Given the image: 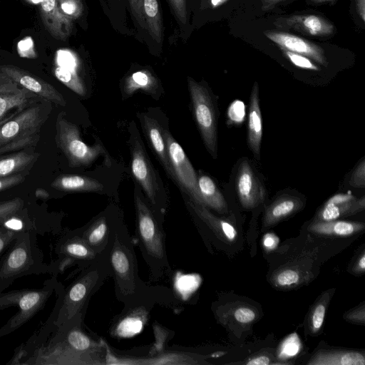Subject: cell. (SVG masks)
I'll list each match as a JSON object with an SVG mask.
<instances>
[{"label": "cell", "mask_w": 365, "mask_h": 365, "mask_svg": "<svg viewBox=\"0 0 365 365\" xmlns=\"http://www.w3.org/2000/svg\"><path fill=\"white\" fill-rule=\"evenodd\" d=\"M18 234V232L11 231L0 225V257H2L11 246Z\"/></svg>", "instance_id": "60d3db41"}, {"label": "cell", "mask_w": 365, "mask_h": 365, "mask_svg": "<svg viewBox=\"0 0 365 365\" xmlns=\"http://www.w3.org/2000/svg\"><path fill=\"white\" fill-rule=\"evenodd\" d=\"M40 11L47 31L58 40H66L72 31L73 21L62 13L58 0H43Z\"/></svg>", "instance_id": "44dd1931"}, {"label": "cell", "mask_w": 365, "mask_h": 365, "mask_svg": "<svg viewBox=\"0 0 365 365\" xmlns=\"http://www.w3.org/2000/svg\"><path fill=\"white\" fill-rule=\"evenodd\" d=\"M115 223L102 215L77 230L84 241L97 254L104 255L109 247Z\"/></svg>", "instance_id": "7402d4cb"}, {"label": "cell", "mask_w": 365, "mask_h": 365, "mask_svg": "<svg viewBox=\"0 0 365 365\" xmlns=\"http://www.w3.org/2000/svg\"><path fill=\"white\" fill-rule=\"evenodd\" d=\"M363 223L342 220L317 221L310 225L309 230L312 232L327 236H349L361 231Z\"/></svg>", "instance_id": "484cf974"}, {"label": "cell", "mask_w": 365, "mask_h": 365, "mask_svg": "<svg viewBox=\"0 0 365 365\" xmlns=\"http://www.w3.org/2000/svg\"><path fill=\"white\" fill-rule=\"evenodd\" d=\"M279 242L278 237L272 233H267L263 237V246L268 250L274 249Z\"/></svg>", "instance_id": "c3c4849f"}, {"label": "cell", "mask_w": 365, "mask_h": 365, "mask_svg": "<svg viewBox=\"0 0 365 365\" xmlns=\"http://www.w3.org/2000/svg\"><path fill=\"white\" fill-rule=\"evenodd\" d=\"M302 347L301 341L297 334L294 333L286 338L281 344L278 356L282 360L296 356Z\"/></svg>", "instance_id": "e575fe53"}, {"label": "cell", "mask_w": 365, "mask_h": 365, "mask_svg": "<svg viewBox=\"0 0 365 365\" xmlns=\"http://www.w3.org/2000/svg\"><path fill=\"white\" fill-rule=\"evenodd\" d=\"M27 1L33 4H41L43 0H27Z\"/></svg>", "instance_id": "9f6ffc18"}, {"label": "cell", "mask_w": 365, "mask_h": 365, "mask_svg": "<svg viewBox=\"0 0 365 365\" xmlns=\"http://www.w3.org/2000/svg\"><path fill=\"white\" fill-rule=\"evenodd\" d=\"M50 102L40 101L0 125V155L34 146L50 113Z\"/></svg>", "instance_id": "8992f818"}, {"label": "cell", "mask_w": 365, "mask_h": 365, "mask_svg": "<svg viewBox=\"0 0 365 365\" xmlns=\"http://www.w3.org/2000/svg\"><path fill=\"white\" fill-rule=\"evenodd\" d=\"M300 201L292 197L279 199L266 210L264 225H272L295 212L300 206Z\"/></svg>", "instance_id": "d6a6232c"}, {"label": "cell", "mask_w": 365, "mask_h": 365, "mask_svg": "<svg viewBox=\"0 0 365 365\" xmlns=\"http://www.w3.org/2000/svg\"><path fill=\"white\" fill-rule=\"evenodd\" d=\"M140 120L145 133L156 155L170 178L173 173L170 163L166 143L163 137V128L153 118L140 114Z\"/></svg>", "instance_id": "603a6c76"}, {"label": "cell", "mask_w": 365, "mask_h": 365, "mask_svg": "<svg viewBox=\"0 0 365 365\" xmlns=\"http://www.w3.org/2000/svg\"><path fill=\"white\" fill-rule=\"evenodd\" d=\"M364 196L357 199L348 193L336 194L330 197L317 215V221H330L356 214L364 209Z\"/></svg>", "instance_id": "ffe728a7"}, {"label": "cell", "mask_w": 365, "mask_h": 365, "mask_svg": "<svg viewBox=\"0 0 365 365\" xmlns=\"http://www.w3.org/2000/svg\"><path fill=\"white\" fill-rule=\"evenodd\" d=\"M41 101L0 72V125Z\"/></svg>", "instance_id": "7c38bea8"}, {"label": "cell", "mask_w": 365, "mask_h": 365, "mask_svg": "<svg viewBox=\"0 0 365 365\" xmlns=\"http://www.w3.org/2000/svg\"><path fill=\"white\" fill-rule=\"evenodd\" d=\"M131 170L135 180L154 207L159 206L158 197L160 185L154 168L138 139L133 140L131 148Z\"/></svg>", "instance_id": "4fadbf2b"}, {"label": "cell", "mask_w": 365, "mask_h": 365, "mask_svg": "<svg viewBox=\"0 0 365 365\" xmlns=\"http://www.w3.org/2000/svg\"><path fill=\"white\" fill-rule=\"evenodd\" d=\"M284 55L294 66L307 70L319 71L320 68L309 58L286 49L280 48Z\"/></svg>", "instance_id": "74e56055"}, {"label": "cell", "mask_w": 365, "mask_h": 365, "mask_svg": "<svg viewBox=\"0 0 365 365\" xmlns=\"http://www.w3.org/2000/svg\"><path fill=\"white\" fill-rule=\"evenodd\" d=\"M262 137V121L259 107V86L255 83L250 98L248 143L256 158H259Z\"/></svg>", "instance_id": "cb8c5ba5"}, {"label": "cell", "mask_w": 365, "mask_h": 365, "mask_svg": "<svg viewBox=\"0 0 365 365\" xmlns=\"http://www.w3.org/2000/svg\"><path fill=\"white\" fill-rule=\"evenodd\" d=\"M314 365H364V356L356 351H330L317 354L308 363Z\"/></svg>", "instance_id": "f546056e"}, {"label": "cell", "mask_w": 365, "mask_h": 365, "mask_svg": "<svg viewBox=\"0 0 365 365\" xmlns=\"http://www.w3.org/2000/svg\"><path fill=\"white\" fill-rule=\"evenodd\" d=\"M35 195L36 197L43 200L48 199L49 197V193L48 192V191L43 188L36 189L35 192Z\"/></svg>", "instance_id": "f5cc1de1"}, {"label": "cell", "mask_w": 365, "mask_h": 365, "mask_svg": "<svg viewBox=\"0 0 365 365\" xmlns=\"http://www.w3.org/2000/svg\"><path fill=\"white\" fill-rule=\"evenodd\" d=\"M134 240L123 223L115 222L107 250L117 299L125 307L157 298V288L143 282L138 276Z\"/></svg>", "instance_id": "7a4b0ae2"}, {"label": "cell", "mask_w": 365, "mask_h": 365, "mask_svg": "<svg viewBox=\"0 0 365 365\" xmlns=\"http://www.w3.org/2000/svg\"><path fill=\"white\" fill-rule=\"evenodd\" d=\"M0 225L15 232H33L36 235H60L63 229L56 220L41 217L26 207L4 219Z\"/></svg>", "instance_id": "9a60e30c"}, {"label": "cell", "mask_w": 365, "mask_h": 365, "mask_svg": "<svg viewBox=\"0 0 365 365\" xmlns=\"http://www.w3.org/2000/svg\"><path fill=\"white\" fill-rule=\"evenodd\" d=\"M17 52L21 58H34L36 57L34 43L31 36H26L18 42Z\"/></svg>", "instance_id": "ab89813d"}, {"label": "cell", "mask_w": 365, "mask_h": 365, "mask_svg": "<svg viewBox=\"0 0 365 365\" xmlns=\"http://www.w3.org/2000/svg\"><path fill=\"white\" fill-rule=\"evenodd\" d=\"M188 88L195 122L208 151L217 156V118L214 105L207 90L191 78Z\"/></svg>", "instance_id": "30bf717a"}, {"label": "cell", "mask_w": 365, "mask_h": 365, "mask_svg": "<svg viewBox=\"0 0 365 365\" xmlns=\"http://www.w3.org/2000/svg\"><path fill=\"white\" fill-rule=\"evenodd\" d=\"M357 269L359 271H364L365 269V255L364 254H362L361 257H360L358 263H357Z\"/></svg>", "instance_id": "db71d44e"}, {"label": "cell", "mask_w": 365, "mask_h": 365, "mask_svg": "<svg viewBox=\"0 0 365 365\" xmlns=\"http://www.w3.org/2000/svg\"><path fill=\"white\" fill-rule=\"evenodd\" d=\"M57 277L51 276L38 289H14L0 292V310L16 307L18 312L0 328V337L14 332L43 309L55 292Z\"/></svg>", "instance_id": "52a82bcc"}, {"label": "cell", "mask_w": 365, "mask_h": 365, "mask_svg": "<svg viewBox=\"0 0 365 365\" xmlns=\"http://www.w3.org/2000/svg\"><path fill=\"white\" fill-rule=\"evenodd\" d=\"M299 280V274L290 268L281 271L275 277V282L281 287H289L297 284Z\"/></svg>", "instance_id": "f35d334b"}, {"label": "cell", "mask_w": 365, "mask_h": 365, "mask_svg": "<svg viewBox=\"0 0 365 365\" xmlns=\"http://www.w3.org/2000/svg\"><path fill=\"white\" fill-rule=\"evenodd\" d=\"M236 188L240 201L245 208H253L264 199L263 187L247 160L243 161L239 167Z\"/></svg>", "instance_id": "d6986e66"}, {"label": "cell", "mask_w": 365, "mask_h": 365, "mask_svg": "<svg viewBox=\"0 0 365 365\" xmlns=\"http://www.w3.org/2000/svg\"><path fill=\"white\" fill-rule=\"evenodd\" d=\"M197 185L202 205L220 213L227 212V207L224 196L211 178L205 175L200 176L197 178Z\"/></svg>", "instance_id": "83f0119b"}, {"label": "cell", "mask_w": 365, "mask_h": 365, "mask_svg": "<svg viewBox=\"0 0 365 365\" xmlns=\"http://www.w3.org/2000/svg\"><path fill=\"white\" fill-rule=\"evenodd\" d=\"M153 301H145L131 306L125 307L123 311L110 329V334L115 337H129L138 333L148 319Z\"/></svg>", "instance_id": "e0dca14e"}, {"label": "cell", "mask_w": 365, "mask_h": 365, "mask_svg": "<svg viewBox=\"0 0 365 365\" xmlns=\"http://www.w3.org/2000/svg\"><path fill=\"white\" fill-rule=\"evenodd\" d=\"M158 86L156 78L150 71L143 70L135 72L125 78L123 91L127 96L132 95L138 90L155 94Z\"/></svg>", "instance_id": "4dcf8cb0"}, {"label": "cell", "mask_w": 365, "mask_h": 365, "mask_svg": "<svg viewBox=\"0 0 365 365\" xmlns=\"http://www.w3.org/2000/svg\"><path fill=\"white\" fill-rule=\"evenodd\" d=\"M62 13L72 21L79 18L83 10L81 0H58Z\"/></svg>", "instance_id": "8d00e7d4"}, {"label": "cell", "mask_w": 365, "mask_h": 365, "mask_svg": "<svg viewBox=\"0 0 365 365\" xmlns=\"http://www.w3.org/2000/svg\"><path fill=\"white\" fill-rule=\"evenodd\" d=\"M173 178L193 202L202 205L197 174L180 145L169 130L163 129Z\"/></svg>", "instance_id": "8fae6325"}, {"label": "cell", "mask_w": 365, "mask_h": 365, "mask_svg": "<svg viewBox=\"0 0 365 365\" xmlns=\"http://www.w3.org/2000/svg\"><path fill=\"white\" fill-rule=\"evenodd\" d=\"M326 307L324 304H318L312 313L311 326L313 331H319L323 325Z\"/></svg>", "instance_id": "ee69618b"}, {"label": "cell", "mask_w": 365, "mask_h": 365, "mask_svg": "<svg viewBox=\"0 0 365 365\" xmlns=\"http://www.w3.org/2000/svg\"><path fill=\"white\" fill-rule=\"evenodd\" d=\"M264 34L279 48L303 55L324 66H328L324 50L308 40L283 31H265Z\"/></svg>", "instance_id": "2e32d148"}, {"label": "cell", "mask_w": 365, "mask_h": 365, "mask_svg": "<svg viewBox=\"0 0 365 365\" xmlns=\"http://www.w3.org/2000/svg\"><path fill=\"white\" fill-rule=\"evenodd\" d=\"M147 31L158 43L163 40V25L158 0H142Z\"/></svg>", "instance_id": "1f68e13d"}, {"label": "cell", "mask_w": 365, "mask_h": 365, "mask_svg": "<svg viewBox=\"0 0 365 365\" xmlns=\"http://www.w3.org/2000/svg\"><path fill=\"white\" fill-rule=\"evenodd\" d=\"M56 190L65 192H101L102 183L97 180L81 175H62L51 183Z\"/></svg>", "instance_id": "4316f807"}, {"label": "cell", "mask_w": 365, "mask_h": 365, "mask_svg": "<svg viewBox=\"0 0 365 365\" xmlns=\"http://www.w3.org/2000/svg\"><path fill=\"white\" fill-rule=\"evenodd\" d=\"M332 1V0H311V1H312L314 3H324V2H327V1Z\"/></svg>", "instance_id": "6f0895ef"}, {"label": "cell", "mask_w": 365, "mask_h": 365, "mask_svg": "<svg viewBox=\"0 0 365 365\" xmlns=\"http://www.w3.org/2000/svg\"><path fill=\"white\" fill-rule=\"evenodd\" d=\"M39 156L36 153L20 151L0 157V178L22 173L30 169Z\"/></svg>", "instance_id": "f1b7e54d"}, {"label": "cell", "mask_w": 365, "mask_h": 365, "mask_svg": "<svg viewBox=\"0 0 365 365\" xmlns=\"http://www.w3.org/2000/svg\"><path fill=\"white\" fill-rule=\"evenodd\" d=\"M132 13L139 25L147 30L142 0H128Z\"/></svg>", "instance_id": "f6af8a7d"}, {"label": "cell", "mask_w": 365, "mask_h": 365, "mask_svg": "<svg viewBox=\"0 0 365 365\" xmlns=\"http://www.w3.org/2000/svg\"><path fill=\"white\" fill-rule=\"evenodd\" d=\"M187 204L197 217L218 237L228 241L235 240L237 232L230 223L217 217L207 210V207L199 205L190 199Z\"/></svg>", "instance_id": "d4e9b609"}, {"label": "cell", "mask_w": 365, "mask_h": 365, "mask_svg": "<svg viewBox=\"0 0 365 365\" xmlns=\"http://www.w3.org/2000/svg\"><path fill=\"white\" fill-rule=\"evenodd\" d=\"M273 24L281 29H292L306 35L327 36L333 34L331 22L321 16L314 14L292 15L277 19Z\"/></svg>", "instance_id": "ac0fdd59"}, {"label": "cell", "mask_w": 365, "mask_h": 365, "mask_svg": "<svg viewBox=\"0 0 365 365\" xmlns=\"http://www.w3.org/2000/svg\"><path fill=\"white\" fill-rule=\"evenodd\" d=\"M229 0H210V3L212 7L215 8L221 6Z\"/></svg>", "instance_id": "11a10c76"}, {"label": "cell", "mask_w": 365, "mask_h": 365, "mask_svg": "<svg viewBox=\"0 0 365 365\" xmlns=\"http://www.w3.org/2000/svg\"><path fill=\"white\" fill-rule=\"evenodd\" d=\"M358 14L361 20L365 21V0H355Z\"/></svg>", "instance_id": "f907efd6"}, {"label": "cell", "mask_w": 365, "mask_h": 365, "mask_svg": "<svg viewBox=\"0 0 365 365\" xmlns=\"http://www.w3.org/2000/svg\"><path fill=\"white\" fill-rule=\"evenodd\" d=\"M59 235L54 246L57 258L49 263L51 276L57 277L73 266H77V271H81L103 255L97 254L84 241L77 230H65Z\"/></svg>", "instance_id": "ba28073f"}, {"label": "cell", "mask_w": 365, "mask_h": 365, "mask_svg": "<svg viewBox=\"0 0 365 365\" xmlns=\"http://www.w3.org/2000/svg\"><path fill=\"white\" fill-rule=\"evenodd\" d=\"M349 184L355 187H364L365 185V160L363 159L354 169Z\"/></svg>", "instance_id": "7bdbcfd3"}, {"label": "cell", "mask_w": 365, "mask_h": 365, "mask_svg": "<svg viewBox=\"0 0 365 365\" xmlns=\"http://www.w3.org/2000/svg\"><path fill=\"white\" fill-rule=\"evenodd\" d=\"M56 142L66 155L70 167H80L91 164L104 153L101 145L89 146L81 138L78 128L61 113L56 123Z\"/></svg>", "instance_id": "9c48e42d"}, {"label": "cell", "mask_w": 365, "mask_h": 365, "mask_svg": "<svg viewBox=\"0 0 365 365\" xmlns=\"http://www.w3.org/2000/svg\"><path fill=\"white\" fill-rule=\"evenodd\" d=\"M235 317L236 320L240 323L247 324L252 322L256 314L254 310L248 307H240L235 312Z\"/></svg>", "instance_id": "7dc6e473"}, {"label": "cell", "mask_w": 365, "mask_h": 365, "mask_svg": "<svg viewBox=\"0 0 365 365\" xmlns=\"http://www.w3.org/2000/svg\"><path fill=\"white\" fill-rule=\"evenodd\" d=\"M0 72L21 86L37 96L41 100L65 106L66 102L52 85L29 72L13 65L0 66Z\"/></svg>", "instance_id": "5bb4252c"}, {"label": "cell", "mask_w": 365, "mask_h": 365, "mask_svg": "<svg viewBox=\"0 0 365 365\" xmlns=\"http://www.w3.org/2000/svg\"><path fill=\"white\" fill-rule=\"evenodd\" d=\"M23 173H16L7 177L0 178V192L16 186L24 180Z\"/></svg>", "instance_id": "bcb514c9"}, {"label": "cell", "mask_w": 365, "mask_h": 365, "mask_svg": "<svg viewBox=\"0 0 365 365\" xmlns=\"http://www.w3.org/2000/svg\"><path fill=\"white\" fill-rule=\"evenodd\" d=\"M84 315L78 314L63 323L47 341L23 364H104L107 345L90 336L83 329Z\"/></svg>", "instance_id": "6da1fadb"}, {"label": "cell", "mask_w": 365, "mask_h": 365, "mask_svg": "<svg viewBox=\"0 0 365 365\" xmlns=\"http://www.w3.org/2000/svg\"><path fill=\"white\" fill-rule=\"evenodd\" d=\"M262 3L263 10H269L272 9L277 3L282 0H261Z\"/></svg>", "instance_id": "816d5d0a"}, {"label": "cell", "mask_w": 365, "mask_h": 365, "mask_svg": "<svg viewBox=\"0 0 365 365\" xmlns=\"http://www.w3.org/2000/svg\"><path fill=\"white\" fill-rule=\"evenodd\" d=\"M37 243V235L19 232L0 261V292L17 279L31 274H51L49 264Z\"/></svg>", "instance_id": "5b68a950"}, {"label": "cell", "mask_w": 365, "mask_h": 365, "mask_svg": "<svg viewBox=\"0 0 365 365\" xmlns=\"http://www.w3.org/2000/svg\"><path fill=\"white\" fill-rule=\"evenodd\" d=\"M270 364V359L267 356H259L250 359L246 364L247 365H267Z\"/></svg>", "instance_id": "681fc988"}, {"label": "cell", "mask_w": 365, "mask_h": 365, "mask_svg": "<svg viewBox=\"0 0 365 365\" xmlns=\"http://www.w3.org/2000/svg\"><path fill=\"white\" fill-rule=\"evenodd\" d=\"M25 207V200L20 197L0 201V223L6 217L17 213Z\"/></svg>", "instance_id": "d590c367"}, {"label": "cell", "mask_w": 365, "mask_h": 365, "mask_svg": "<svg viewBox=\"0 0 365 365\" xmlns=\"http://www.w3.org/2000/svg\"><path fill=\"white\" fill-rule=\"evenodd\" d=\"M136 213L135 240L149 267L150 280L158 281L169 274L171 267L165 249L163 220L136 187L134 195Z\"/></svg>", "instance_id": "277c9868"}, {"label": "cell", "mask_w": 365, "mask_h": 365, "mask_svg": "<svg viewBox=\"0 0 365 365\" xmlns=\"http://www.w3.org/2000/svg\"><path fill=\"white\" fill-rule=\"evenodd\" d=\"M54 74L61 82L70 89L78 95H85L86 89L81 79L77 74L76 68L56 65Z\"/></svg>", "instance_id": "836d02e7"}, {"label": "cell", "mask_w": 365, "mask_h": 365, "mask_svg": "<svg viewBox=\"0 0 365 365\" xmlns=\"http://www.w3.org/2000/svg\"><path fill=\"white\" fill-rule=\"evenodd\" d=\"M173 13L182 24L187 23L186 0H168Z\"/></svg>", "instance_id": "b9f144b4"}, {"label": "cell", "mask_w": 365, "mask_h": 365, "mask_svg": "<svg viewBox=\"0 0 365 365\" xmlns=\"http://www.w3.org/2000/svg\"><path fill=\"white\" fill-rule=\"evenodd\" d=\"M112 277L107 252L89 267L82 269L67 287L58 281L55 293L57 295L52 313L55 316L54 327L78 315H85L91 297L106 279Z\"/></svg>", "instance_id": "3957f363"}]
</instances>
